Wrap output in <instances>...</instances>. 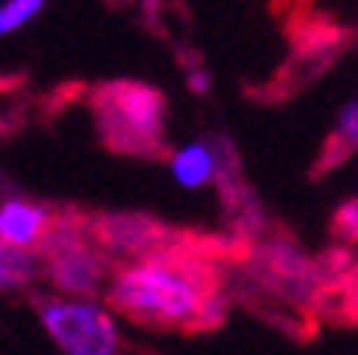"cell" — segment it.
I'll list each match as a JSON object with an SVG mask.
<instances>
[{
	"mask_svg": "<svg viewBox=\"0 0 358 355\" xmlns=\"http://www.w3.org/2000/svg\"><path fill=\"white\" fill-rule=\"evenodd\" d=\"M234 238L171 228L167 245L142 263L117 267L103 298L107 306L135 327L160 334H210L224 327L231 309Z\"/></svg>",
	"mask_w": 358,
	"mask_h": 355,
	"instance_id": "1",
	"label": "cell"
},
{
	"mask_svg": "<svg viewBox=\"0 0 358 355\" xmlns=\"http://www.w3.org/2000/svg\"><path fill=\"white\" fill-rule=\"evenodd\" d=\"M96 135L110 153L135 160H171L167 142V96L138 78H107L85 89Z\"/></svg>",
	"mask_w": 358,
	"mask_h": 355,
	"instance_id": "2",
	"label": "cell"
},
{
	"mask_svg": "<svg viewBox=\"0 0 358 355\" xmlns=\"http://www.w3.org/2000/svg\"><path fill=\"white\" fill-rule=\"evenodd\" d=\"M36 252L43 277H50L57 291L78 302H92L96 295H103L117 270L114 260L89 235L85 210L78 207H57V217Z\"/></svg>",
	"mask_w": 358,
	"mask_h": 355,
	"instance_id": "3",
	"label": "cell"
},
{
	"mask_svg": "<svg viewBox=\"0 0 358 355\" xmlns=\"http://www.w3.org/2000/svg\"><path fill=\"white\" fill-rule=\"evenodd\" d=\"M284 11H291V22H284V32L291 39V57L277 68V75L266 82L263 92H255L259 99H266V104H284V99H291L316 75H323L341 54H348V46L358 43L355 29L337 25L334 18H323L305 4H294V8H284Z\"/></svg>",
	"mask_w": 358,
	"mask_h": 355,
	"instance_id": "4",
	"label": "cell"
},
{
	"mask_svg": "<svg viewBox=\"0 0 358 355\" xmlns=\"http://www.w3.org/2000/svg\"><path fill=\"white\" fill-rule=\"evenodd\" d=\"M32 306L64 355H138L131 344L121 341L110 313L99 309L96 302L36 295Z\"/></svg>",
	"mask_w": 358,
	"mask_h": 355,
	"instance_id": "5",
	"label": "cell"
},
{
	"mask_svg": "<svg viewBox=\"0 0 358 355\" xmlns=\"http://www.w3.org/2000/svg\"><path fill=\"white\" fill-rule=\"evenodd\" d=\"M54 217H57V207L32 202L25 195H4L0 199V242L22 252L39 249Z\"/></svg>",
	"mask_w": 358,
	"mask_h": 355,
	"instance_id": "6",
	"label": "cell"
},
{
	"mask_svg": "<svg viewBox=\"0 0 358 355\" xmlns=\"http://www.w3.org/2000/svg\"><path fill=\"white\" fill-rule=\"evenodd\" d=\"M309 316L316 327H358V260L341 277L316 288Z\"/></svg>",
	"mask_w": 358,
	"mask_h": 355,
	"instance_id": "7",
	"label": "cell"
},
{
	"mask_svg": "<svg viewBox=\"0 0 358 355\" xmlns=\"http://www.w3.org/2000/svg\"><path fill=\"white\" fill-rule=\"evenodd\" d=\"M355 153H358V96L337 114L330 135L323 139V149H320V157H316L309 178H323V174L337 171V167L348 164V157H355Z\"/></svg>",
	"mask_w": 358,
	"mask_h": 355,
	"instance_id": "8",
	"label": "cell"
},
{
	"mask_svg": "<svg viewBox=\"0 0 358 355\" xmlns=\"http://www.w3.org/2000/svg\"><path fill=\"white\" fill-rule=\"evenodd\" d=\"M171 167L174 178L188 188H206L217 178V153H213V139H199L185 149L171 153Z\"/></svg>",
	"mask_w": 358,
	"mask_h": 355,
	"instance_id": "9",
	"label": "cell"
},
{
	"mask_svg": "<svg viewBox=\"0 0 358 355\" xmlns=\"http://www.w3.org/2000/svg\"><path fill=\"white\" fill-rule=\"evenodd\" d=\"M39 274L43 270H39V260L32 252H22V249H11L0 242V295L29 288Z\"/></svg>",
	"mask_w": 358,
	"mask_h": 355,
	"instance_id": "10",
	"label": "cell"
},
{
	"mask_svg": "<svg viewBox=\"0 0 358 355\" xmlns=\"http://www.w3.org/2000/svg\"><path fill=\"white\" fill-rule=\"evenodd\" d=\"M330 235H334V242H337L341 249L358 245V195L348 199V202H341V207L334 210V217H330Z\"/></svg>",
	"mask_w": 358,
	"mask_h": 355,
	"instance_id": "11",
	"label": "cell"
},
{
	"mask_svg": "<svg viewBox=\"0 0 358 355\" xmlns=\"http://www.w3.org/2000/svg\"><path fill=\"white\" fill-rule=\"evenodd\" d=\"M43 11L39 0H15V4H0V36H8L15 29H22L29 18H36Z\"/></svg>",
	"mask_w": 358,
	"mask_h": 355,
	"instance_id": "12",
	"label": "cell"
}]
</instances>
